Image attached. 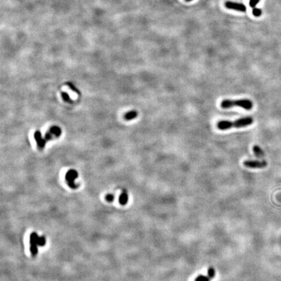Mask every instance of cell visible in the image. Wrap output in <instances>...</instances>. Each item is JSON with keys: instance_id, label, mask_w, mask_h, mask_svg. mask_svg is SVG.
I'll list each match as a JSON object with an SVG mask.
<instances>
[{"instance_id": "1", "label": "cell", "mask_w": 281, "mask_h": 281, "mask_svg": "<svg viewBox=\"0 0 281 281\" xmlns=\"http://www.w3.org/2000/svg\"><path fill=\"white\" fill-rule=\"evenodd\" d=\"M253 121V118L251 117L241 118L233 122L222 120L217 124V127L220 130H226L232 128H243L252 124Z\"/></svg>"}, {"instance_id": "2", "label": "cell", "mask_w": 281, "mask_h": 281, "mask_svg": "<svg viewBox=\"0 0 281 281\" xmlns=\"http://www.w3.org/2000/svg\"><path fill=\"white\" fill-rule=\"evenodd\" d=\"M221 107L223 109H228L233 107H240L246 110H251L253 107V104L252 101L249 99L242 100H224L221 103Z\"/></svg>"}, {"instance_id": "3", "label": "cell", "mask_w": 281, "mask_h": 281, "mask_svg": "<svg viewBox=\"0 0 281 281\" xmlns=\"http://www.w3.org/2000/svg\"><path fill=\"white\" fill-rule=\"evenodd\" d=\"M46 243V239L44 237H39L38 235L33 232L30 236V250L33 255H35L38 253L37 246H44Z\"/></svg>"}, {"instance_id": "4", "label": "cell", "mask_w": 281, "mask_h": 281, "mask_svg": "<svg viewBox=\"0 0 281 281\" xmlns=\"http://www.w3.org/2000/svg\"><path fill=\"white\" fill-rule=\"evenodd\" d=\"M243 165L248 168L261 169L266 167L267 163L266 161H257V160H246L243 162Z\"/></svg>"}, {"instance_id": "5", "label": "cell", "mask_w": 281, "mask_h": 281, "mask_svg": "<svg viewBox=\"0 0 281 281\" xmlns=\"http://www.w3.org/2000/svg\"><path fill=\"white\" fill-rule=\"evenodd\" d=\"M78 176V174L77 171L75 170H70L68 171L66 174V180L68 182V184L71 188L76 189L77 187V185L74 182L75 179H76Z\"/></svg>"}, {"instance_id": "6", "label": "cell", "mask_w": 281, "mask_h": 281, "mask_svg": "<svg viewBox=\"0 0 281 281\" xmlns=\"http://www.w3.org/2000/svg\"><path fill=\"white\" fill-rule=\"evenodd\" d=\"M225 7L228 9L237 10L238 11H241V12H245L247 10V8L245 5H243L242 3H234V2H226Z\"/></svg>"}, {"instance_id": "7", "label": "cell", "mask_w": 281, "mask_h": 281, "mask_svg": "<svg viewBox=\"0 0 281 281\" xmlns=\"http://www.w3.org/2000/svg\"><path fill=\"white\" fill-rule=\"evenodd\" d=\"M61 134V130L59 127L57 126H53L51 127L49 131V132L46 134L45 136V140L48 141L51 139L53 138V136L55 137H59Z\"/></svg>"}, {"instance_id": "8", "label": "cell", "mask_w": 281, "mask_h": 281, "mask_svg": "<svg viewBox=\"0 0 281 281\" xmlns=\"http://www.w3.org/2000/svg\"><path fill=\"white\" fill-rule=\"evenodd\" d=\"M34 137H35V139L37 143L38 147L41 149L43 148L45 146V143L46 142V141L45 140V139L42 138L41 132H40L39 131H37L35 134H34Z\"/></svg>"}, {"instance_id": "9", "label": "cell", "mask_w": 281, "mask_h": 281, "mask_svg": "<svg viewBox=\"0 0 281 281\" xmlns=\"http://www.w3.org/2000/svg\"><path fill=\"white\" fill-rule=\"evenodd\" d=\"M254 154L256 156L259 158H261L264 156V152H263L262 149L259 145H255L253 148Z\"/></svg>"}, {"instance_id": "10", "label": "cell", "mask_w": 281, "mask_h": 281, "mask_svg": "<svg viewBox=\"0 0 281 281\" xmlns=\"http://www.w3.org/2000/svg\"><path fill=\"white\" fill-rule=\"evenodd\" d=\"M137 114H138V113H137L136 111H131L125 114L124 118L127 120H132L137 117Z\"/></svg>"}, {"instance_id": "11", "label": "cell", "mask_w": 281, "mask_h": 281, "mask_svg": "<svg viewBox=\"0 0 281 281\" xmlns=\"http://www.w3.org/2000/svg\"><path fill=\"white\" fill-rule=\"evenodd\" d=\"M128 200V197L126 193H123L120 195V196L119 197V203L120 204L125 205L127 203Z\"/></svg>"}, {"instance_id": "12", "label": "cell", "mask_w": 281, "mask_h": 281, "mask_svg": "<svg viewBox=\"0 0 281 281\" xmlns=\"http://www.w3.org/2000/svg\"><path fill=\"white\" fill-rule=\"evenodd\" d=\"M210 278L208 276L206 277V276H204V275H200L196 278L195 281H210Z\"/></svg>"}, {"instance_id": "13", "label": "cell", "mask_w": 281, "mask_h": 281, "mask_svg": "<svg viewBox=\"0 0 281 281\" xmlns=\"http://www.w3.org/2000/svg\"><path fill=\"white\" fill-rule=\"evenodd\" d=\"M253 14L255 16L259 17L262 14V10L260 9H258V8H254L253 10Z\"/></svg>"}, {"instance_id": "14", "label": "cell", "mask_w": 281, "mask_h": 281, "mask_svg": "<svg viewBox=\"0 0 281 281\" xmlns=\"http://www.w3.org/2000/svg\"><path fill=\"white\" fill-rule=\"evenodd\" d=\"M208 276L210 279H212V278L214 277V276H215V270H214V268L210 267L208 269Z\"/></svg>"}, {"instance_id": "15", "label": "cell", "mask_w": 281, "mask_h": 281, "mask_svg": "<svg viewBox=\"0 0 281 281\" xmlns=\"http://www.w3.org/2000/svg\"><path fill=\"white\" fill-rule=\"evenodd\" d=\"M61 96H62V98L64 99L65 101L68 102H71L69 95H68L66 93H61Z\"/></svg>"}, {"instance_id": "16", "label": "cell", "mask_w": 281, "mask_h": 281, "mask_svg": "<svg viewBox=\"0 0 281 281\" xmlns=\"http://www.w3.org/2000/svg\"><path fill=\"white\" fill-rule=\"evenodd\" d=\"M260 0H250L249 2V5L250 7L255 8L256 7V5L259 3Z\"/></svg>"}, {"instance_id": "17", "label": "cell", "mask_w": 281, "mask_h": 281, "mask_svg": "<svg viewBox=\"0 0 281 281\" xmlns=\"http://www.w3.org/2000/svg\"><path fill=\"white\" fill-rule=\"evenodd\" d=\"M66 84H67L68 86H69V87H70V89H71L72 90H74V92H76V93H78V94H80L79 90L78 89H77L75 87V86H74L72 83H67Z\"/></svg>"}, {"instance_id": "18", "label": "cell", "mask_w": 281, "mask_h": 281, "mask_svg": "<svg viewBox=\"0 0 281 281\" xmlns=\"http://www.w3.org/2000/svg\"><path fill=\"white\" fill-rule=\"evenodd\" d=\"M106 200H107L108 202H111V201H113V199H114V197L112 195L110 194V195H107L106 197Z\"/></svg>"}, {"instance_id": "19", "label": "cell", "mask_w": 281, "mask_h": 281, "mask_svg": "<svg viewBox=\"0 0 281 281\" xmlns=\"http://www.w3.org/2000/svg\"><path fill=\"white\" fill-rule=\"evenodd\" d=\"M186 1H187V2H190V1H191V0H186Z\"/></svg>"}]
</instances>
